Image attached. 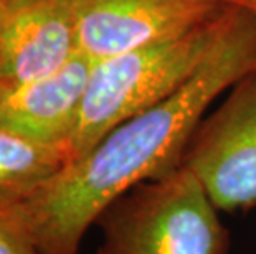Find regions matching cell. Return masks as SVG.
I'll list each match as a JSON object with an SVG mask.
<instances>
[{"instance_id": "cell-1", "label": "cell", "mask_w": 256, "mask_h": 254, "mask_svg": "<svg viewBox=\"0 0 256 254\" xmlns=\"http://www.w3.org/2000/svg\"><path fill=\"white\" fill-rule=\"evenodd\" d=\"M253 71L256 18L235 8L214 53L182 88L119 124L30 195L12 202L38 254H78L84 233L110 205L178 169L206 107Z\"/></svg>"}, {"instance_id": "cell-2", "label": "cell", "mask_w": 256, "mask_h": 254, "mask_svg": "<svg viewBox=\"0 0 256 254\" xmlns=\"http://www.w3.org/2000/svg\"><path fill=\"white\" fill-rule=\"evenodd\" d=\"M235 7L187 31L92 63L68 162L91 150L114 127L172 96L202 68L230 26Z\"/></svg>"}, {"instance_id": "cell-3", "label": "cell", "mask_w": 256, "mask_h": 254, "mask_svg": "<svg viewBox=\"0 0 256 254\" xmlns=\"http://www.w3.org/2000/svg\"><path fill=\"white\" fill-rule=\"evenodd\" d=\"M98 223V254H226L216 207L187 167L144 182L110 205Z\"/></svg>"}, {"instance_id": "cell-4", "label": "cell", "mask_w": 256, "mask_h": 254, "mask_svg": "<svg viewBox=\"0 0 256 254\" xmlns=\"http://www.w3.org/2000/svg\"><path fill=\"white\" fill-rule=\"evenodd\" d=\"M182 165L216 210L256 205V71L233 84L218 109L198 124Z\"/></svg>"}, {"instance_id": "cell-5", "label": "cell", "mask_w": 256, "mask_h": 254, "mask_svg": "<svg viewBox=\"0 0 256 254\" xmlns=\"http://www.w3.org/2000/svg\"><path fill=\"white\" fill-rule=\"evenodd\" d=\"M78 51L92 63L184 35L228 8L223 0H72Z\"/></svg>"}, {"instance_id": "cell-6", "label": "cell", "mask_w": 256, "mask_h": 254, "mask_svg": "<svg viewBox=\"0 0 256 254\" xmlns=\"http://www.w3.org/2000/svg\"><path fill=\"white\" fill-rule=\"evenodd\" d=\"M78 53L72 0H12L0 18V84L46 78Z\"/></svg>"}, {"instance_id": "cell-7", "label": "cell", "mask_w": 256, "mask_h": 254, "mask_svg": "<svg viewBox=\"0 0 256 254\" xmlns=\"http://www.w3.org/2000/svg\"><path fill=\"white\" fill-rule=\"evenodd\" d=\"M91 66V59L78 53L66 66L46 78L0 84V124L66 152Z\"/></svg>"}, {"instance_id": "cell-8", "label": "cell", "mask_w": 256, "mask_h": 254, "mask_svg": "<svg viewBox=\"0 0 256 254\" xmlns=\"http://www.w3.org/2000/svg\"><path fill=\"white\" fill-rule=\"evenodd\" d=\"M68 164L62 147L35 142L0 124V200L18 202Z\"/></svg>"}, {"instance_id": "cell-9", "label": "cell", "mask_w": 256, "mask_h": 254, "mask_svg": "<svg viewBox=\"0 0 256 254\" xmlns=\"http://www.w3.org/2000/svg\"><path fill=\"white\" fill-rule=\"evenodd\" d=\"M0 254H38L15 213L12 202L0 200Z\"/></svg>"}, {"instance_id": "cell-10", "label": "cell", "mask_w": 256, "mask_h": 254, "mask_svg": "<svg viewBox=\"0 0 256 254\" xmlns=\"http://www.w3.org/2000/svg\"><path fill=\"white\" fill-rule=\"evenodd\" d=\"M223 2H225L228 7L240 8V10H243V12L253 15L256 18V0H223Z\"/></svg>"}, {"instance_id": "cell-11", "label": "cell", "mask_w": 256, "mask_h": 254, "mask_svg": "<svg viewBox=\"0 0 256 254\" xmlns=\"http://www.w3.org/2000/svg\"><path fill=\"white\" fill-rule=\"evenodd\" d=\"M10 3H12V0H0V18H2V15L5 13V10L8 8Z\"/></svg>"}]
</instances>
